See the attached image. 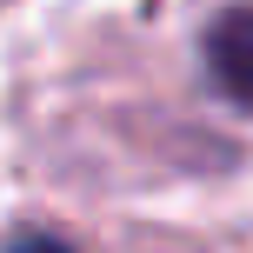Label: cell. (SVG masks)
I'll list each match as a JSON object with an SVG mask.
<instances>
[{"mask_svg":"<svg viewBox=\"0 0 253 253\" xmlns=\"http://www.w3.org/2000/svg\"><path fill=\"white\" fill-rule=\"evenodd\" d=\"M207 74L233 107H253V7H227L200 40Z\"/></svg>","mask_w":253,"mask_h":253,"instance_id":"6da1fadb","label":"cell"},{"mask_svg":"<svg viewBox=\"0 0 253 253\" xmlns=\"http://www.w3.org/2000/svg\"><path fill=\"white\" fill-rule=\"evenodd\" d=\"M7 253H74V247H60V240H13Z\"/></svg>","mask_w":253,"mask_h":253,"instance_id":"7a4b0ae2","label":"cell"}]
</instances>
